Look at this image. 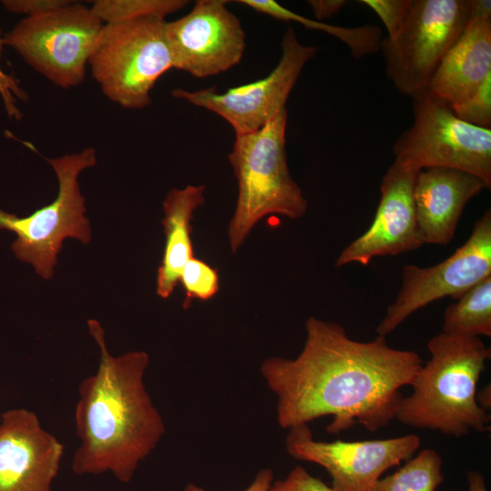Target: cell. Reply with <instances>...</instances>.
<instances>
[{"label":"cell","instance_id":"6da1fadb","mask_svg":"<svg viewBox=\"0 0 491 491\" xmlns=\"http://www.w3.org/2000/svg\"><path fill=\"white\" fill-rule=\"evenodd\" d=\"M306 340L296 358L268 357L260 373L277 399L276 419L284 429L331 416L338 434L358 424L371 432L396 418L404 396L423 365L411 350L391 347L385 336L350 338L341 325L310 316Z\"/></svg>","mask_w":491,"mask_h":491},{"label":"cell","instance_id":"7a4b0ae2","mask_svg":"<svg viewBox=\"0 0 491 491\" xmlns=\"http://www.w3.org/2000/svg\"><path fill=\"white\" fill-rule=\"evenodd\" d=\"M87 325L100 360L96 372L78 387L75 423L80 445L72 470L77 476L111 473L128 484L165 433L144 381L149 356L132 351L114 356L100 323L89 319Z\"/></svg>","mask_w":491,"mask_h":491},{"label":"cell","instance_id":"3957f363","mask_svg":"<svg viewBox=\"0 0 491 491\" xmlns=\"http://www.w3.org/2000/svg\"><path fill=\"white\" fill-rule=\"evenodd\" d=\"M430 359L403 397L396 418L419 428L461 437L471 431L490 430V413L476 403V387L490 358V348L479 337L438 333L427 343Z\"/></svg>","mask_w":491,"mask_h":491},{"label":"cell","instance_id":"277c9868","mask_svg":"<svg viewBox=\"0 0 491 491\" xmlns=\"http://www.w3.org/2000/svg\"><path fill=\"white\" fill-rule=\"evenodd\" d=\"M286 108L260 129L235 135L228 155L238 188L227 231L233 253L263 217L276 214L297 219L307 210V201L286 162Z\"/></svg>","mask_w":491,"mask_h":491},{"label":"cell","instance_id":"5b68a950","mask_svg":"<svg viewBox=\"0 0 491 491\" xmlns=\"http://www.w3.org/2000/svg\"><path fill=\"white\" fill-rule=\"evenodd\" d=\"M164 18L104 24L88 64L104 95L127 109L151 104L150 92L174 68Z\"/></svg>","mask_w":491,"mask_h":491},{"label":"cell","instance_id":"8992f818","mask_svg":"<svg viewBox=\"0 0 491 491\" xmlns=\"http://www.w3.org/2000/svg\"><path fill=\"white\" fill-rule=\"evenodd\" d=\"M45 160L58 179L57 196L25 217L0 209V229L16 235L11 246L16 258L30 263L39 276L49 279L65 238H75L84 244H88L92 238L78 176L84 169L95 165L96 154L94 148L87 147L77 154Z\"/></svg>","mask_w":491,"mask_h":491},{"label":"cell","instance_id":"52a82bcc","mask_svg":"<svg viewBox=\"0 0 491 491\" xmlns=\"http://www.w3.org/2000/svg\"><path fill=\"white\" fill-rule=\"evenodd\" d=\"M413 123L393 145L395 161L419 171L449 167L491 186V128L459 119L450 105L425 92L412 98Z\"/></svg>","mask_w":491,"mask_h":491},{"label":"cell","instance_id":"ba28073f","mask_svg":"<svg viewBox=\"0 0 491 491\" xmlns=\"http://www.w3.org/2000/svg\"><path fill=\"white\" fill-rule=\"evenodd\" d=\"M470 0H413L394 38H383L386 77L411 99L426 91L442 60L469 22Z\"/></svg>","mask_w":491,"mask_h":491},{"label":"cell","instance_id":"9c48e42d","mask_svg":"<svg viewBox=\"0 0 491 491\" xmlns=\"http://www.w3.org/2000/svg\"><path fill=\"white\" fill-rule=\"evenodd\" d=\"M85 5L69 4L21 20L3 38L36 72L54 85H80L86 64L103 27Z\"/></svg>","mask_w":491,"mask_h":491},{"label":"cell","instance_id":"30bf717a","mask_svg":"<svg viewBox=\"0 0 491 491\" xmlns=\"http://www.w3.org/2000/svg\"><path fill=\"white\" fill-rule=\"evenodd\" d=\"M491 276V210L477 219L468 239L444 261L427 267L405 265L402 285L376 326L386 337L409 316L446 296L456 299L473 286Z\"/></svg>","mask_w":491,"mask_h":491},{"label":"cell","instance_id":"8fae6325","mask_svg":"<svg viewBox=\"0 0 491 491\" xmlns=\"http://www.w3.org/2000/svg\"><path fill=\"white\" fill-rule=\"evenodd\" d=\"M317 48L303 45L292 26L283 35L281 57L264 78L232 87L224 93L215 87L172 90L175 98L210 110L229 123L235 135L255 132L286 109L287 98L306 63Z\"/></svg>","mask_w":491,"mask_h":491},{"label":"cell","instance_id":"7c38bea8","mask_svg":"<svg viewBox=\"0 0 491 491\" xmlns=\"http://www.w3.org/2000/svg\"><path fill=\"white\" fill-rule=\"evenodd\" d=\"M420 445L415 434L364 441H319L308 424L288 429L286 437V452L295 459L324 467L334 491H374L381 476L414 456Z\"/></svg>","mask_w":491,"mask_h":491},{"label":"cell","instance_id":"4fadbf2b","mask_svg":"<svg viewBox=\"0 0 491 491\" xmlns=\"http://www.w3.org/2000/svg\"><path fill=\"white\" fill-rule=\"evenodd\" d=\"M226 3L197 0L188 14L165 23L174 68L205 78L239 64L246 48V33Z\"/></svg>","mask_w":491,"mask_h":491},{"label":"cell","instance_id":"5bb4252c","mask_svg":"<svg viewBox=\"0 0 491 491\" xmlns=\"http://www.w3.org/2000/svg\"><path fill=\"white\" fill-rule=\"evenodd\" d=\"M417 173L393 162L382 178L371 225L343 249L336 267L352 263L366 266L375 257L407 253L424 246L414 202Z\"/></svg>","mask_w":491,"mask_h":491},{"label":"cell","instance_id":"9a60e30c","mask_svg":"<svg viewBox=\"0 0 491 491\" xmlns=\"http://www.w3.org/2000/svg\"><path fill=\"white\" fill-rule=\"evenodd\" d=\"M65 451L35 412L9 409L0 420V491H51Z\"/></svg>","mask_w":491,"mask_h":491},{"label":"cell","instance_id":"2e32d148","mask_svg":"<svg viewBox=\"0 0 491 491\" xmlns=\"http://www.w3.org/2000/svg\"><path fill=\"white\" fill-rule=\"evenodd\" d=\"M486 188L482 179L463 170L439 166L419 170L414 202L424 245L449 244L466 205Z\"/></svg>","mask_w":491,"mask_h":491},{"label":"cell","instance_id":"e0dca14e","mask_svg":"<svg viewBox=\"0 0 491 491\" xmlns=\"http://www.w3.org/2000/svg\"><path fill=\"white\" fill-rule=\"evenodd\" d=\"M491 75V18L470 20L430 80L426 93L450 106Z\"/></svg>","mask_w":491,"mask_h":491},{"label":"cell","instance_id":"ac0fdd59","mask_svg":"<svg viewBox=\"0 0 491 491\" xmlns=\"http://www.w3.org/2000/svg\"><path fill=\"white\" fill-rule=\"evenodd\" d=\"M204 185L173 188L163 201L165 247L157 269L156 294L168 298L177 286L185 265L194 257L191 221L195 211L205 203Z\"/></svg>","mask_w":491,"mask_h":491},{"label":"cell","instance_id":"d6986e66","mask_svg":"<svg viewBox=\"0 0 491 491\" xmlns=\"http://www.w3.org/2000/svg\"><path fill=\"white\" fill-rule=\"evenodd\" d=\"M237 2L275 19L296 22L308 29L323 31L345 43L352 56L356 59L381 50L383 36L377 25H365L354 27L332 25L302 16L274 0H239Z\"/></svg>","mask_w":491,"mask_h":491},{"label":"cell","instance_id":"ffe728a7","mask_svg":"<svg viewBox=\"0 0 491 491\" xmlns=\"http://www.w3.org/2000/svg\"><path fill=\"white\" fill-rule=\"evenodd\" d=\"M455 300L444 313L442 333L466 337L491 336V276Z\"/></svg>","mask_w":491,"mask_h":491},{"label":"cell","instance_id":"44dd1931","mask_svg":"<svg viewBox=\"0 0 491 491\" xmlns=\"http://www.w3.org/2000/svg\"><path fill=\"white\" fill-rule=\"evenodd\" d=\"M442 465L439 454L426 448L394 474L380 478L374 491H436L444 481Z\"/></svg>","mask_w":491,"mask_h":491},{"label":"cell","instance_id":"7402d4cb","mask_svg":"<svg viewBox=\"0 0 491 491\" xmlns=\"http://www.w3.org/2000/svg\"><path fill=\"white\" fill-rule=\"evenodd\" d=\"M187 3L185 0H95L90 10L103 24H111L148 16L165 19Z\"/></svg>","mask_w":491,"mask_h":491},{"label":"cell","instance_id":"603a6c76","mask_svg":"<svg viewBox=\"0 0 491 491\" xmlns=\"http://www.w3.org/2000/svg\"><path fill=\"white\" fill-rule=\"evenodd\" d=\"M179 281L185 290L184 308L192 299L209 300L219 290L217 269L196 257H192L183 267Z\"/></svg>","mask_w":491,"mask_h":491},{"label":"cell","instance_id":"cb8c5ba5","mask_svg":"<svg viewBox=\"0 0 491 491\" xmlns=\"http://www.w3.org/2000/svg\"><path fill=\"white\" fill-rule=\"evenodd\" d=\"M455 115L470 125L491 127V75L466 99L450 106Z\"/></svg>","mask_w":491,"mask_h":491},{"label":"cell","instance_id":"d4e9b609","mask_svg":"<svg viewBox=\"0 0 491 491\" xmlns=\"http://www.w3.org/2000/svg\"><path fill=\"white\" fill-rule=\"evenodd\" d=\"M381 19L388 38H394L401 30L413 4V0H361Z\"/></svg>","mask_w":491,"mask_h":491},{"label":"cell","instance_id":"484cf974","mask_svg":"<svg viewBox=\"0 0 491 491\" xmlns=\"http://www.w3.org/2000/svg\"><path fill=\"white\" fill-rule=\"evenodd\" d=\"M269 491H334L301 466H295L288 475L280 480L274 481Z\"/></svg>","mask_w":491,"mask_h":491},{"label":"cell","instance_id":"4316f807","mask_svg":"<svg viewBox=\"0 0 491 491\" xmlns=\"http://www.w3.org/2000/svg\"><path fill=\"white\" fill-rule=\"evenodd\" d=\"M70 2L68 0H4L3 5L11 13L33 16L53 11Z\"/></svg>","mask_w":491,"mask_h":491},{"label":"cell","instance_id":"83f0119b","mask_svg":"<svg viewBox=\"0 0 491 491\" xmlns=\"http://www.w3.org/2000/svg\"><path fill=\"white\" fill-rule=\"evenodd\" d=\"M345 0H308L315 20L324 22L337 14L346 4Z\"/></svg>","mask_w":491,"mask_h":491},{"label":"cell","instance_id":"f1b7e54d","mask_svg":"<svg viewBox=\"0 0 491 491\" xmlns=\"http://www.w3.org/2000/svg\"><path fill=\"white\" fill-rule=\"evenodd\" d=\"M274 482V472L269 468L260 470L253 482L243 491H269ZM184 491H206L205 488L195 485L188 484Z\"/></svg>","mask_w":491,"mask_h":491},{"label":"cell","instance_id":"f546056e","mask_svg":"<svg viewBox=\"0 0 491 491\" xmlns=\"http://www.w3.org/2000/svg\"><path fill=\"white\" fill-rule=\"evenodd\" d=\"M3 45V39L0 37V54ZM0 94L4 97L6 108L10 113H14L15 110L13 103V95L20 96L21 90L17 87L16 84L12 78L3 74L0 70Z\"/></svg>","mask_w":491,"mask_h":491},{"label":"cell","instance_id":"4dcf8cb0","mask_svg":"<svg viewBox=\"0 0 491 491\" xmlns=\"http://www.w3.org/2000/svg\"><path fill=\"white\" fill-rule=\"evenodd\" d=\"M481 18H491V1L470 0L469 21Z\"/></svg>","mask_w":491,"mask_h":491},{"label":"cell","instance_id":"1f68e13d","mask_svg":"<svg viewBox=\"0 0 491 491\" xmlns=\"http://www.w3.org/2000/svg\"><path fill=\"white\" fill-rule=\"evenodd\" d=\"M468 491H488L482 473L471 470L466 474Z\"/></svg>","mask_w":491,"mask_h":491},{"label":"cell","instance_id":"d6a6232c","mask_svg":"<svg viewBox=\"0 0 491 491\" xmlns=\"http://www.w3.org/2000/svg\"><path fill=\"white\" fill-rule=\"evenodd\" d=\"M476 403L484 411L490 413L491 408V390L490 385L483 387L479 392H476Z\"/></svg>","mask_w":491,"mask_h":491}]
</instances>
